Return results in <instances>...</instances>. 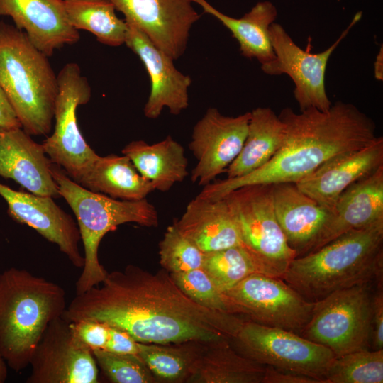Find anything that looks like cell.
<instances>
[{"label": "cell", "mask_w": 383, "mask_h": 383, "mask_svg": "<svg viewBox=\"0 0 383 383\" xmlns=\"http://www.w3.org/2000/svg\"><path fill=\"white\" fill-rule=\"evenodd\" d=\"M62 317L70 323L102 322L138 343L158 344L231 339L245 320L196 304L165 270L152 273L133 265L108 272L101 284L76 294Z\"/></svg>", "instance_id": "cell-1"}, {"label": "cell", "mask_w": 383, "mask_h": 383, "mask_svg": "<svg viewBox=\"0 0 383 383\" xmlns=\"http://www.w3.org/2000/svg\"><path fill=\"white\" fill-rule=\"evenodd\" d=\"M279 117L285 126L284 140L267 163L245 176L211 182L197 196L218 200L244 186L296 184L330 160L377 138L374 121L355 105L340 101L327 111L309 109L296 113L287 107Z\"/></svg>", "instance_id": "cell-2"}, {"label": "cell", "mask_w": 383, "mask_h": 383, "mask_svg": "<svg viewBox=\"0 0 383 383\" xmlns=\"http://www.w3.org/2000/svg\"><path fill=\"white\" fill-rule=\"evenodd\" d=\"M383 223L350 231L295 257L282 279L310 301L356 285L382 282Z\"/></svg>", "instance_id": "cell-3"}, {"label": "cell", "mask_w": 383, "mask_h": 383, "mask_svg": "<svg viewBox=\"0 0 383 383\" xmlns=\"http://www.w3.org/2000/svg\"><path fill=\"white\" fill-rule=\"evenodd\" d=\"M66 308L59 284L14 267L0 274V356L9 367L29 366L46 327Z\"/></svg>", "instance_id": "cell-4"}, {"label": "cell", "mask_w": 383, "mask_h": 383, "mask_svg": "<svg viewBox=\"0 0 383 383\" xmlns=\"http://www.w3.org/2000/svg\"><path fill=\"white\" fill-rule=\"evenodd\" d=\"M0 86L30 135L51 131L57 79L48 57L15 26L0 21Z\"/></svg>", "instance_id": "cell-5"}, {"label": "cell", "mask_w": 383, "mask_h": 383, "mask_svg": "<svg viewBox=\"0 0 383 383\" xmlns=\"http://www.w3.org/2000/svg\"><path fill=\"white\" fill-rule=\"evenodd\" d=\"M50 172L57 184L60 196L75 215L84 246V265L75 283L76 294H79L101 284L108 273L98 257L103 237L126 223L157 227L158 214L155 206L146 199L123 201L91 192L73 181L54 163Z\"/></svg>", "instance_id": "cell-6"}, {"label": "cell", "mask_w": 383, "mask_h": 383, "mask_svg": "<svg viewBox=\"0 0 383 383\" xmlns=\"http://www.w3.org/2000/svg\"><path fill=\"white\" fill-rule=\"evenodd\" d=\"M226 201L240 231L242 245L253 257L260 272L282 278L296 257L278 223L272 184H252L235 189Z\"/></svg>", "instance_id": "cell-7"}, {"label": "cell", "mask_w": 383, "mask_h": 383, "mask_svg": "<svg viewBox=\"0 0 383 383\" xmlns=\"http://www.w3.org/2000/svg\"><path fill=\"white\" fill-rule=\"evenodd\" d=\"M370 284L333 292L314 301L311 316L299 335L331 350L335 357L371 346Z\"/></svg>", "instance_id": "cell-8"}, {"label": "cell", "mask_w": 383, "mask_h": 383, "mask_svg": "<svg viewBox=\"0 0 383 383\" xmlns=\"http://www.w3.org/2000/svg\"><path fill=\"white\" fill-rule=\"evenodd\" d=\"M57 79L54 132L42 145L51 162L79 184L99 157L85 141L77 118L78 106L89 102L91 89L75 62L65 64Z\"/></svg>", "instance_id": "cell-9"}, {"label": "cell", "mask_w": 383, "mask_h": 383, "mask_svg": "<svg viewBox=\"0 0 383 383\" xmlns=\"http://www.w3.org/2000/svg\"><path fill=\"white\" fill-rule=\"evenodd\" d=\"M233 348L262 365L308 376L324 383L335 357L326 347L282 328L245 320L230 339Z\"/></svg>", "instance_id": "cell-10"}, {"label": "cell", "mask_w": 383, "mask_h": 383, "mask_svg": "<svg viewBox=\"0 0 383 383\" xmlns=\"http://www.w3.org/2000/svg\"><path fill=\"white\" fill-rule=\"evenodd\" d=\"M231 313L246 320L299 334L314 302L282 278L255 273L223 292Z\"/></svg>", "instance_id": "cell-11"}, {"label": "cell", "mask_w": 383, "mask_h": 383, "mask_svg": "<svg viewBox=\"0 0 383 383\" xmlns=\"http://www.w3.org/2000/svg\"><path fill=\"white\" fill-rule=\"evenodd\" d=\"M361 18L362 13H357L338 39L318 53L311 52L310 48H300L280 24L273 23L269 33L274 58L261 65L262 72L272 76L287 74L292 79L294 84V96L300 111L309 109L327 111L332 105L325 84L328 62L332 53Z\"/></svg>", "instance_id": "cell-12"}, {"label": "cell", "mask_w": 383, "mask_h": 383, "mask_svg": "<svg viewBox=\"0 0 383 383\" xmlns=\"http://www.w3.org/2000/svg\"><path fill=\"white\" fill-rule=\"evenodd\" d=\"M26 383H97L99 368L91 350L62 316L46 327L30 360Z\"/></svg>", "instance_id": "cell-13"}, {"label": "cell", "mask_w": 383, "mask_h": 383, "mask_svg": "<svg viewBox=\"0 0 383 383\" xmlns=\"http://www.w3.org/2000/svg\"><path fill=\"white\" fill-rule=\"evenodd\" d=\"M250 111L237 116L209 108L193 128L189 148L197 160L191 180L199 186L211 183L226 172L244 144Z\"/></svg>", "instance_id": "cell-14"}, {"label": "cell", "mask_w": 383, "mask_h": 383, "mask_svg": "<svg viewBox=\"0 0 383 383\" xmlns=\"http://www.w3.org/2000/svg\"><path fill=\"white\" fill-rule=\"evenodd\" d=\"M109 1L126 22L136 26L174 60L184 53L190 30L201 17L192 0Z\"/></svg>", "instance_id": "cell-15"}, {"label": "cell", "mask_w": 383, "mask_h": 383, "mask_svg": "<svg viewBox=\"0 0 383 383\" xmlns=\"http://www.w3.org/2000/svg\"><path fill=\"white\" fill-rule=\"evenodd\" d=\"M0 196L6 202L8 213L13 220L31 227L56 244L74 267L82 268L84 260L79 247L81 238L78 226L53 198L16 191L1 182Z\"/></svg>", "instance_id": "cell-16"}, {"label": "cell", "mask_w": 383, "mask_h": 383, "mask_svg": "<svg viewBox=\"0 0 383 383\" xmlns=\"http://www.w3.org/2000/svg\"><path fill=\"white\" fill-rule=\"evenodd\" d=\"M125 44L143 63L150 79V92L145 104V117L158 118L164 108L179 115L189 106V76L179 71L174 60L156 47L136 26L126 22Z\"/></svg>", "instance_id": "cell-17"}, {"label": "cell", "mask_w": 383, "mask_h": 383, "mask_svg": "<svg viewBox=\"0 0 383 383\" xmlns=\"http://www.w3.org/2000/svg\"><path fill=\"white\" fill-rule=\"evenodd\" d=\"M383 165V138L338 155L297 183V187L320 205L333 212L340 194L355 182Z\"/></svg>", "instance_id": "cell-18"}, {"label": "cell", "mask_w": 383, "mask_h": 383, "mask_svg": "<svg viewBox=\"0 0 383 383\" xmlns=\"http://www.w3.org/2000/svg\"><path fill=\"white\" fill-rule=\"evenodd\" d=\"M9 16L48 57L80 34L70 23L63 0H0V17Z\"/></svg>", "instance_id": "cell-19"}, {"label": "cell", "mask_w": 383, "mask_h": 383, "mask_svg": "<svg viewBox=\"0 0 383 383\" xmlns=\"http://www.w3.org/2000/svg\"><path fill=\"white\" fill-rule=\"evenodd\" d=\"M272 185L276 216L296 257L314 251L333 212L302 192L294 183Z\"/></svg>", "instance_id": "cell-20"}, {"label": "cell", "mask_w": 383, "mask_h": 383, "mask_svg": "<svg viewBox=\"0 0 383 383\" xmlns=\"http://www.w3.org/2000/svg\"><path fill=\"white\" fill-rule=\"evenodd\" d=\"M42 144L22 128L0 131V177L10 179L40 196L58 198L57 184Z\"/></svg>", "instance_id": "cell-21"}, {"label": "cell", "mask_w": 383, "mask_h": 383, "mask_svg": "<svg viewBox=\"0 0 383 383\" xmlns=\"http://www.w3.org/2000/svg\"><path fill=\"white\" fill-rule=\"evenodd\" d=\"M379 223H383V165L340 194L316 250L350 231Z\"/></svg>", "instance_id": "cell-22"}, {"label": "cell", "mask_w": 383, "mask_h": 383, "mask_svg": "<svg viewBox=\"0 0 383 383\" xmlns=\"http://www.w3.org/2000/svg\"><path fill=\"white\" fill-rule=\"evenodd\" d=\"M174 224L204 253L242 244L238 224L224 199L196 196Z\"/></svg>", "instance_id": "cell-23"}, {"label": "cell", "mask_w": 383, "mask_h": 383, "mask_svg": "<svg viewBox=\"0 0 383 383\" xmlns=\"http://www.w3.org/2000/svg\"><path fill=\"white\" fill-rule=\"evenodd\" d=\"M122 153L155 190L167 192L189 174L184 148L170 135L152 145L142 140L131 141Z\"/></svg>", "instance_id": "cell-24"}, {"label": "cell", "mask_w": 383, "mask_h": 383, "mask_svg": "<svg viewBox=\"0 0 383 383\" xmlns=\"http://www.w3.org/2000/svg\"><path fill=\"white\" fill-rule=\"evenodd\" d=\"M265 366L237 352L229 338L206 342L187 383H262Z\"/></svg>", "instance_id": "cell-25"}, {"label": "cell", "mask_w": 383, "mask_h": 383, "mask_svg": "<svg viewBox=\"0 0 383 383\" xmlns=\"http://www.w3.org/2000/svg\"><path fill=\"white\" fill-rule=\"evenodd\" d=\"M204 12L216 18L238 41L241 55L247 58H255L264 65L274 58L269 29L274 23L278 12L269 1L257 2L243 17L235 18L220 12L206 0H192Z\"/></svg>", "instance_id": "cell-26"}, {"label": "cell", "mask_w": 383, "mask_h": 383, "mask_svg": "<svg viewBox=\"0 0 383 383\" xmlns=\"http://www.w3.org/2000/svg\"><path fill=\"white\" fill-rule=\"evenodd\" d=\"M284 135V123L272 109H253L243 148L226 170L227 178L240 177L263 166L281 148Z\"/></svg>", "instance_id": "cell-27"}, {"label": "cell", "mask_w": 383, "mask_h": 383, "mask_svg": "<svg viewBox=\"0 0 383 383\" xmlns=\"http://www.w3.org/2000/svg\"><path fill=\"white\" fill-rule=\"evenodd\" d=\"M79 184L97 193L123 201H140L155 190L126 155L99 156Z\"/></svg>", "instance_id": "cell-28"}, {"label": "cell", "mask_w": 383, "mask_h": 383, "mask_svg": "<svg viewBox=\"0 0 383 383\" xmlns=\"http://www.w3.org/2000/svg\"><path fill=\"white\" fill-rule=\"evenodd\" d=\"M206 342L138 343V355L157 382L187 383Z\"/></svg>", "instance_id": "cell-29"}, {"label": "cell", "mask_w": 383, "mask_h": 383, "mask_svg": "<svg viewBox=\"0 0 383 383\" xmlns=\"http://www.w3.org/2000/svg\"><path fill=\"white\" fill-rule=\"evenodd\" d=\"M70 23L77 30L95 35L98 42L112 47L125 44L127 24L116 14L109 0H63Z\"/></svg>", "instance_id": "cell-30"}, {"label": "cell", "mask_w": 383, "mask_h": 383, "mask_svg": "<svg viewBox=\"0 0 383 383\" xmlns=\"http://www.w3.org/2000/svg\"><path fill=\"white\" fill-rule=\"evenodd\" d=\"M202 268L223 292L260 273L253 257L242 245L204 253Z\"/></svg>", "instance_id": "cell-31"}, {"label": "cell", "mask_w": 383, "mask_h": 383, "mask_svg": "<svg viewBox=\"0 0 383 383\" xmlns=\"http://www.w3.org/2000/svg\"><path fill=\"white\" fill-rule=\"evenodd\" d=\"M383 349L362 350L335 357L324 383H382Z\"/></svg>", "instance_id": "cell-32"}, {"label": "cell", "mask_w": 383, "mask_h": 383, "mask_svg": "<svg viewBox=\"0 0 383 383\" xmlns=\"http://www.w3.org/2000/svg\"><path fill=\"white\" fill-rule=\"evenodd\" d=\"M70 325L75 335L91 350L138 353V342L123 330L93 320H80Z\"/></svg>", "instance_id": "cell-33"}, {"label": "cell", "mask_w": 383, "mask_h": 383, "mask_svg": "<svg viewBox=\"0 0 383 383\" xmlns=\"http://www.w3.org/2000/svg\"><path fill=\"white\" fill-rule=\"evenodd\" d=\"M160 263L170 273L202 267L204 252L183 235L174 224L168 226L159 243Z\"/></svg>", "instance_id": "cell-34"}, {"label": "cell", "mask_w": 383, "mask_h": 383, "mask_svg": "<svg viewBox=\"0 0 383 383\" xmlns=\"http://www.w3.org/2000/svg\"><path fill=\"white\" fill-rule=\"evenodd\" d=\"M97 367L113 383H157L143 360L136 354L92 350Z\"/></svg>", "instance_id": "cell-35"}, {"label": "cell", "mask_w": 383, "mask_h": 383, "mask_svg": "<svg viewBox=\"0 0 383 383\" xmlns=\"http://www.w3.org/2000/svg\"><path fill=\"white\" fill-rule=\"evenodd\" d=\"M170 275L181 291L196 304L213 311L233 314L223 292L202 267Z\"/></svg>", "instance_id": "cell-36"}, {"label": "cell", "mask_w": 383, "mask_h": 383, "mask_svg": "<svg viewBox=\"0 0 383 383\" xmlns=\"http://www.w3.org/2000/svg\"><path fill=\"white\" fill-rule=\"evenodd\" d=\"M376 292L372 299V350L383 349V284L377 283Z\"/></svg>", "instance_id": "cell-37"}, {"label": "cell", "mask_w": 383, "mask_h": 383, "mask_svg": "<svg viewBox=\"0 0 383 383\" xmlns=\"http://www.w3.org/2000/svg\"><path fill=\"white\" fill-rule=\"evenodd\" d=\"M262 383H320L318 380L290 371L265 366Z\"/></svg>", "instance_id": "cell-38"}, {"label": "cell", "mask_w": 383, "mask_h": 383, "mask_svg": "<svg viewBox=\"0 0 383 383\" xmlns=\"http://www.w3.org/2000/svg\"><path fill=\"white\" fill-rule=\"evenodd\" d=\"M18 128H22V125L10 100L0 86V131Z\"/></svg>", "instance_id": "cell-39"}, {"label": "cell", "mask_w": 383, "mask_h": 383, "mask_svg": "<svg viewBox=\"0 0 383 383\" xmlns=\"http://www.w3.org/2000/svg\"><path fill=\"white\" fill-rule=\"evenodd\" d=\"M374 74L378 81H383V48L382 45L374 62Z\"/></svg>", "instance_id": "cell-40"}, {"label": "cell", "mask_w": 383, "mask_h": 383, "mask_svg": "<svg viewBox=\"0 0 383 383\" xmlns=\"http://www.w3.org/2000/svg\"><path fill=\"white\" fill-rule=\"evenodd\" d=\"M8 377V365L4 360L0 356V383L6 382Z\"/></svg>", "instance_id": "cell-41"}]
</instances>
